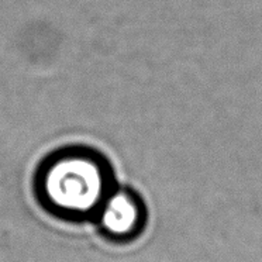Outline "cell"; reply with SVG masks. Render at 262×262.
<instances>
[{"mask_svg":"<svg viewBox=\"0 0 262 262\" xmlns=\"http://www.w3.org/2000/svg\"><path fill=\"white\" fill-rule=\"evenodd\" d=\"M143 220V207L134 193L116 190L102 202V223L110 233L127 235L134 233Z\"/></svg>","mask_w":262,"mask_h":262,"instance_id":"2","label":"cell"},{"mask_svg":"<svg viewBox=\"0 0 262 262\" xmlns=\"http://www.w3.org/2000/svg\"><path fill=\"white\" fill-rule=\"evenodd\" d=\"M108 166L95 152L68 149L42 166L40 185L46 199L61 210L86 213L107 196Z\"/></svg>","mask_w":262,"mask_h":262,"instance_id":"1","label":"cell"}]
</instances>
